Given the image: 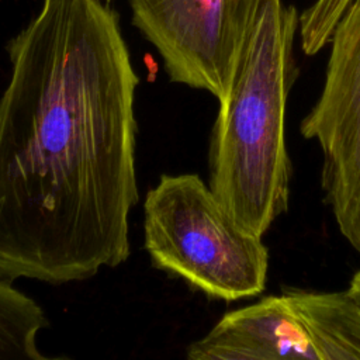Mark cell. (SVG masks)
<instances>
[{
  "mask_svg": "<svg viewBox=\"0 0 360 360\" xmlns=\"http://www.w3.org/2000/svg\"><path fill=\"white\" fill-rule=\"evenodd\" d=\"M132 24L159 52L170 82L224 101L233 56L226 0H129Z\"/></svg>",
  "mask_w": 360,
  "mask_h": 360,
  "instance_id": "8992f818",
  "label": "cell"
},
{
  "mask_svg": "<svg viewBox=\"0 0 360 360\" xmlns=\"http://www.w3.org/2000/svg\"><path fill=\"white\" fill-rule=\"evenodd\" d=\"M329 42L322 90L300 131L319 145L325 202L360 253V0L349 3Z\"/></svg>",
  "mask_w": 360,
  "mask_h": 360,
  "instance_id": "5b68a950",
  "label": "cell"
},
{
  "mask_svg": "<svg viewBox=\"0 0 360 360\" xmlns=\"http://www.w3.org/2000/svg\"><path fill=\"white\" fill-rule=\"evenodd\" d=\"M352 0H316L300 17L301 48L307 55L318 53L329 41L333 30Z\"/></svg>",
  "mask_w": 360,
  "mask_h": 360,
  "instance_id": "ba28073f",
  "label": "cell"
},
{
  "mask_svg": "<svg viewBox=\"0 0 360 360\" xmlns=\"http://www.w3.org/2000/svg\"><path fill=\"white\" fill-rule=\"evenodd\" d=\"M298 27L295 7L283 0H226L233 72L211 132L208 184L228 212L260 236L290 202L285 108L298 76Z\"/></svg>",
  "mask_w": 360,
  "mask_h": 360,
  "instance_id": "7a4b0ae2",
  "label": "cell"
},
{
  "mask_svg": "<svg viewBox=\"0 0 360 360\" xmlns=\"http://www.w3.org/2000/svg\"><path fill=\"white\" fill-rule=\"evenodd\" d=\"M143 246L153 267L210 298L259 295L269 250L240 225L198 174H162L143 201Z\"/></svg>",
  "mask_w": 360,
  "mask_h": 360,
  "instance_id": "3957f363",
  "label": "cell"
},
{
  "mask_svg": "<svg viewBox=\"0 0 360 360\" xmlns=\"http://www.w3.org/2000/svg\"><path fill=\"white\" fill-rule=\"evenodd\" d=\"M190 360H360V307L349 291H288L226 312Z\"/></svg>",
  "mask_w": 360,
  "mask_h": 360,
  "instance_id": "277c9868",
  "label": "cell"
},
{
  "mask_svg": "<svg viewBox=\"0 0 360 360\" xmlns=\"http://www.w3.org/2000/svg\"><path fill=\"white\" fill-rule=\"evenodd\" d=\"M7 51L0 278L86 281L131 253L139 77L100 0H42Z\"/></svg>",
  "mask_w": 360,
  "mask_h": 360,
  "instance_id": "6da1fadb",
  "label": "cell"
},
{
  "mask_svg": "<svg viewBox=\"0 0 360 360\" xmlns=\"http://www.w3.org/2000/svg\"><path fill=\"white\" fill-rule=\"evenodd\" d=\"M347 291L353 297V300L357 302V305L360 307V269L352 276Z\"/></svg>",
  "mask_w": 360,
  "mask_h": 360,
  "instance_id": "9c48e42d",
  "label": "cell"
},
{
  "mask_svg": "<svg viewBox=\"0 0 360 360\" xmlns=\"http://www.w3.org/2000/svg\"><path fill=\"white\" fill-rule=\"evenodd\" d=\"M49 322L41 305L0 278V360H52L60 356L44 354L38 333Z\"/></svg>",
  "mask_w": 360,
  "mask_h": 360,
  "instance_id": "52a82bcc",
  "label": "cell"
}]
</instances>
